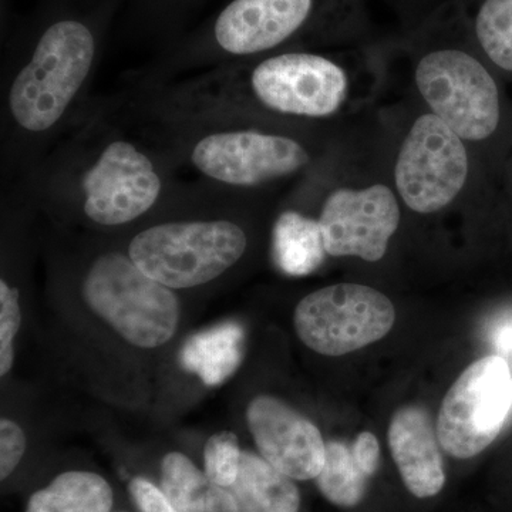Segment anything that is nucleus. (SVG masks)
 <instances>
[{"label": "nucleus", "instance_id": "16", "mask_svg": "<svg viewBox=\"0 0 512 512\" xmlns=\"http://www.w3.org/2000/svg\"><path fill=\"white\" fill-rule=\"evenodd\" d=\"M293 481L264 457L242 451L238 478L231 491L241 512H299L302 498Z\"/></svg>", "mask_w": 512, "mask_h": 512}, {"label": "nucleus", "instance_id": "13", "mask_svg": "<svg viewBox=\"0 0 512 512\" xmlns=\"http://www.w3.org/2000/svg\"><path fill=\"white\" fill-rule=\"evenodd\" d=\"M313 0H232L221 10L212 39L228 56H252L282 45L305 25Z\"/></svg>", "mask_w": 512, "mask_h": 512}, {"label": "nucleus", "instance_id": "22", "mask_svg": "<svg viewBox=\"0 0 512 512\" xmlns=\"http://www.w3.org/2000/svg\"><path fill=\"white\" fill-rule=\"evenodd\" d=\"M242 451L232 433L214 434L204 450V473L211 484L231 488L237 481Z\"/></svg>", "mask_w": 512, "mask_h": 512}, {"label": "nucleus", "instance_id": "25", "mask_svg": "<svg viewBox=\"0 0 512 512\" xmlns=\"http://www.w3.org/2000/svg\"><path fill=\"white\" fill-rule=\"evenodd\" d=\"M130 494L141 512H180L165 497L163 491L146 478L137 477L130 483Z\"/></svg>", "mask_w": 512, "mask_h": 512}, {"label": "nucleus", "instance_id": "1", "mask_svg": "<svg viewBox=\"0 0 512 512\" xmlns=\"http://www.w3.org/2000/svg\"><path fill=\"white\" fill-rule=\"evenodd\" d=\"M94 126L37 170L35 194L69 198L99 227H123L154 210L168 194L165 158L117 128Z\"/></svg>", "mask_w": 512, "mask_h": 512}, {"label": "nucleus", "instance_id": "24", "mask_svg": "<svg viewBox=\"0 0 512 512\" xmlns=\"http://www.w3.org/2000/svg\"><path fill=\"white\" fill-rule=\"evenodd\" d=\"M26 450V437L19 424L9 419L0 421V478L5 480L18 467Z\"/></svg>", "mask_w": 512, "mask_h": 512}, {"label": "nucleus", "instance_id": "7", "mask_svg": "<svg viewBox=\"0 0 512 512\" xmlns=\"http://www.w3.org/2000/svg\"><path fill=\"white\" fill-rule=\"evenodd\" d=\"M396 309L382 292L359 284L326 286L298 303L293 325L303 345L323 356H343L383 339Z\"/></svg>", "mask_w": 512, "mask_h": 512}, {"label": "nucleus", "instance_id": "14", "mask_svg": "<svg viewBox=\"0 0 512 512\" xmlns=\"http://www.w3.org/2000/svg\"><path fill=\"white\" fill-rule=\"evenodd\" d=\"M387 439L407 493L420 501L439 497L447 474L437 429L427 410L420 406L397 410Z\"/></svg>", "mask_w": 512, "mask_h": 512}, {"label": "nucleus", "instance_id": "20", "mask_svg": "<svg viewBox=\"0 0 512 512\" xmlns=\"http://www.w3.org/2000/svg\"><path fill=\"white\" fill-rule=\"evenodd\" d=\"M211 483L190 458L170 453L161 464V491L180 512H205Z\"/></svg>", "mask_w": 512, "mask_h": 512}, {"label": "nucleus", "instance_id": "27", "mask_svg": "<svg viewBox=\"0 0 512 512\" xmlns=\"http://www.w3.org/2000/svg\"><path fill=\"white\" fill-rule=\"evenodd\" d=\"M205 512H241V508L231 490L211 484L205 498Z\"/></svg>", "mask_w": 512, "mask_h": 512}, {"label": "nucleus", "instance_id": "17", "mask_svg": "<svg viewBox=\"0 0 512 512\" xmlns=\"http://www.w3.org/2000/svg\"><path fill=\"white\" fill-rule=\"evenodd\" d=\"M272 255L286 275L313 274L328 255L319 221L296 211L282 212L272 232Z\"/></svg>", "mask_w": 512, "mask_h": 512}, {"label": "nucleus", "instance_id": "28", "mask_svg": "<svg viewBox=\"0 0 512 512\" xmlns=\"http://www.w3.org/2000/svg\"><path fill=\"white\" fill-rule=\"evenodd\" d=\"M495 348L505 355H512V319L504 320L494 332Z\"/></svg>", "mask_w": 512, "mask_h": 512}, {"label": "nucleus", "instance_id": "15", "mask_svg": "<svg viewBox=\"0 0 512 512\" xmlns=\"http://www.w3.org/2000/svg\"><path fill=\"white\" fill-rule=\"evenodd\" d=\"M245 332L237 322H225L191 336L180 353L181 366L207 386L224 383L244 359Z\"/></svg>", "mask_w": 512, "mask_h": 512}, {"label": "nucleus", "instance_id": "10", "mask_svg": "<svg viewBox=\"0 0 512 512\" xmlns=\"http://www.w3.org/2000/svg\"><path fill=\"white\" fill-rule=\"evenodd\" d=\"M248 92L266 110L284 116L325 119L342 107L348 77L332 60L311 53H284L256 64Z\"/></svg>", "mask_w": 512, "mask_h": 512}, {"label": "nucleus", "instance_id": "8", "mask_svg": "<svg viewBox=\"0 0 512 512\" xmlns=\"http://www.w3.org/2000/svg\"><path fill=\"white\" fill-rule=\"evenodd\" d=\"M416 83L433 114L463 140H484L497 128V84L473 56L460 50L429 53L417 66Z\"/></svg>", "mask_w": 512, "mask_h": 512}, {"label": "nucleus", "instance_id": "12", "mask_svg": "<svg viewBox=\"0 0 512 512\" xmlns=\"http://www.w3.org/2000/svg\"><path fill=\"white\" fill-rule=\"evenodd\" d=\"M248 427L259 454L296 481L316 480L325 466L326 443L318 427L272 396L249 403Z\"/></svg>", "mask_w": 512, "mask_h": 512}, {"label": "nucleus", "instance_id": "9", "mask_svg": "<svg viewBox=\"0 0 512 512\" xmlns=\"http://www.w3.org/2000/svg\"><path fill=\"white\" fill-rule=\"evenodd\" d=\"M468 157L463 138L436 114L413 124L397 158V191L410 210L433 214L447 207L463 190Z\"/></svg>", "mask_w": 512, "mask_h": 512}, {"label": "nucleus", "instance_id": "26", "mask_svg": "<svg viewBox=\"0 0 512 512\" xmlns=\"http://www.w3.org/2000/svg\"><path fill=\"white\" fill-rule=\"evenodd\" d=\"M350 447H352L353 458H355L357 466L367 478L372 480L379 471L380 463H382L379 440H377L375 434L363 431L350 444Z\"/></svg>", "mask_w": 512, "mask_h": 512}, {"label": "nucleus", "instance_id": "2", "mask_svg": "<svg viewBox=\"0 0 512 512\" xmlns=\"http://www.w3.org/2000/svg\"><path fill=\"white\" fill-rule=\"evenodd\" d=\"M97 60V37L83 20L50 23L16 72L9 76L3 116L13 136L40 144L74 113Z\"/></svg>", "mask_w": 512, "mask_h": 512}, {"label": "nucleus", "instance_id": "3", "mask_svg": "<svg viewBox=\"0 0 512 512\" xmlns=\"http://www.w3.org/2000/svg\"><path fill=\"white\" fill-rule=\"evenodd\" d=\"M181 164L224 192L248 190L291 177L311 163L303 144L282 134L241 127L229 120L170 121Z\"/></svg>", "mask_w": 512, "mask_h": 512}, {"label": "nucleus", "instance_id": "6", "mask_svg": "<svg viewBox=\"0 0 512 512\" xmlns=\"http://www.w3.org/2000/svg\"><path fill=\"white\" fill-rule=\"evenodd\" d=\"M512 409V375L503 356H487L461 373L441 403V450L456 460L483 453L500 436Z\"/></svg>", "mask_w": 512, "mask_h": 512}, {"label": "nucleus", "instance_id": "5", "mask_svg": "<svg viewBox=\"0 0 512 512\" xmlns=\"http://www.w3.org/2000/svg\"><path fill=\"white\" fill-rule=\"evenodd\" d=\"M84 301L131 345L153 349L173 338L180 302L173 292L141 271L130 255L97 256L83 278Z\"/></svg>", "mask_w": 512, "mask_h": 512}, {"label": "nucleus", "instance_id": "21", "mask_svg": "<svg viewBox=\"0 0 512 512\" xmlns=\"http://www.w3.org/2000/svg\"><path fill=\"white\" fill-rule=\"evenodd\" d=\"M476 32L491 62L512 72V0H485L478 12Z\"/></svg>", "mask_w": 512, "mask_h": 512}, {"label": "nucleus", "instance_id": "19", "mask_svg": "<svg viewBox=\"0 0 512 512\" xmlns=\"http://www.w3.org/2000/svg\"><path fill=\"white\" fill-rule=\"evenodd\" d=\"M315 481L320 494L330 504L346 510L359 507L365 501L372 483L357 466L352 447L339 440L326 443L325 466Z\"/></svg>", "mask_w": 512, "mask_h": 512}, {"label": "nucleus", "instance_id": "11", "mask_svg": "<svg viewBox=\"0 0 512 512\" xmlns=\"http://www.w3.org/2000/svg\"><path fill=\"white\" fill-rule=\"evenodd\" d=\"M330 256H357L377 262L386 255L400 224V208L389 187L339 188L326 198L318 218Z\"/></svg>", "mask_w": 512, "mask_h": 512}, {"label": "nucleus", "instance_id": "23", "mask_svg": "<svg viewBox=\"0 0 512 512\" xmlns=\"http://www.w3.org/2000/svg\"><path fill=\"white\" fill-rule=\"evenodd\" d=\"M20 326L19 289L0 281V375L5 376L13 366V339Z\"/></svg>", "mask_w": 512, "mask_h": 512}, {"label": "nucleus", "instance_id": "18", "mask_svg": "<svg viewBox=\"0 0 512 512\" xmlns=\"http://www.w3.org/2000/svg\"><path fill=\"white\" fill-rule=\"evenodd\" d=\"M113 490L99 474L67 471L30 497L26 512H110Z\"/></svg>", "mask_w": 512, "mask_h": 512}, {"label": "nucleus", "instance_id": "4", "mask_svg": "<svg viewBox=\"0 0 512 512\" xmlns=\"http://www.w3.org/2000/svg\"><path fill=\"white\" fill-rule=\"evenodd\" d=\"M248 248L245 229L224 217L158 222L131 238L127 254L170 289L207 285L237 265Z\"/></svg>", "mask_w": 512, "mask_h": 512}]
</instances>
